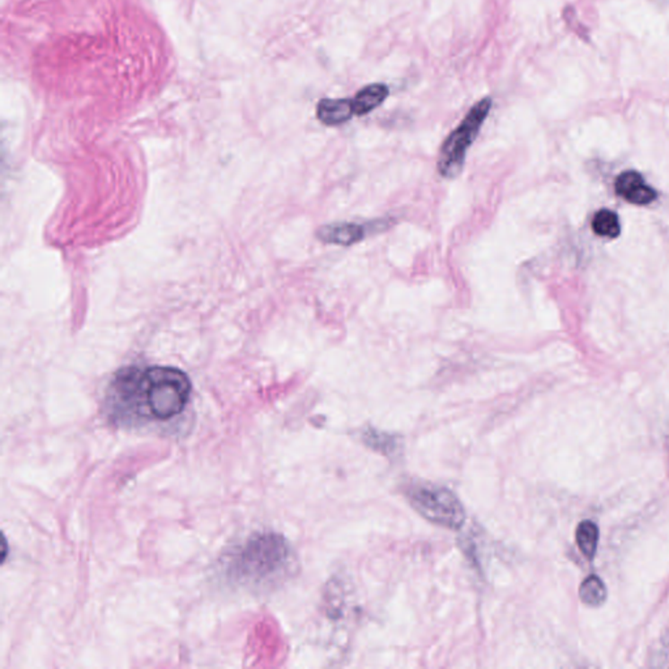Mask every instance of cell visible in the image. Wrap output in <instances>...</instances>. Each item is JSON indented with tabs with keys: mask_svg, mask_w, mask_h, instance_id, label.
I'll use <instances>...</instances> for the list:
<instances>
[{
	"mask_svg": "<svg viewBox=\"0 0 669 669\" xmlns=\"http://www.w3.org/2000/svg\"><path fill=\"white\" fill-rule=\"evenodd\" d=\"M191 382L171 366H132L120 370L108 393L109 416L118 425L165 422L188 407Z\"/></svg>",
	"mask_w": 669,
	"mask_h": 669,
	"instance_id": "6da1fadb",
	"label": "cell"
},
{
	"mask_svg": "<svg viewBox=\"0 0 669 669\" xmlns=\"http://www.w3.org/2000/svg\"><path fill=\"white\" fill-rule=\"evenodd\" d=\"M292 552L283 536L258 533L229 554L225 576L241 585H266L286 576Z\"/></svg>",
	"mask_w": 669,
	"mask_h": 669,
	"instance_id": "7a4b0ae2",
	"label": "cell"
},
{
	"mask_svg": "<svg viewBox=\"0 0 669 669\" xmlns=\"http://www.w3.org/2000/svg\"><path fill=\"white\" fill-rule=\"evenodd\" d=\"M492 109V99L485 97L475 103L458 128L446 137L436 160V171L444 178L453 180L462 173L466 163L468 149L475 142L485 119Z\"/></svg>",
	"mask_w": 669,
	"mask_h": 669,
	"instance_id": "3957f363",
	"label": "cell"
},
{
	"mask_svg": "<svg viewBox=\"0 0 669 669\" xmlns=\"http://www.w3.org/2000/svg\"><path fill=\"white\" fill-rule=\"evenodd\" d=\"M407 496L412 506L432 524L450 530H459L466 521L463 505L446 488L433 484H415L407 490Z\"/></svg>",
	"mask_w": 669,
	"mask_h": 669,
	"instance_id": "277c9868",
	"label": "cell"
},
{
	"mask_svg": "<svg viewBox=\"0 0 669 669\" xmlns=\"http://www.w3.org/2000/svg\"><path fill=\"white\" fill-rule=\"evenodd\" d=\"M390 225H392V223L387 220H377L369 224L346 223V221L326 224L318 231V238L327 245L349 248V246L364 241L367 235L383 232Z\"/></svg>",
	"mask_w": 669,
	"mask_h": 669,
	"instance_id": "5b68a950",
	"label": "cell"
},
{
	"mask_svg": "<svg viewBox=\"0 0 669 669\" xmlns=\"http://www.w3.org/2000/svg\"><path fill=\"white\" fill-rule=\"evenodd\" d=\"M614 188L620 197L637 206H647L657 198V192L646 183L638 172L629 171L620 174Z\"/></svg>",
	"mask_w": 669,
	"mask_h": 669,
	"instance_id": "8992f818",
	"label": "cell"
},
{
	"mask_svg": "<svg viewBox=\"0 0 669 669\" xmlns=\"http://www.w3.org/2000/svg\"><path fill=\"white\" fill-rule=\"evenodd\" d=\"M355 116L350 99H323L318 102L317 117L330 128L344 125Z\"/></svg>",
	"mask_w": 669,
	"mask_h": 669,
	"instance_id": "52a82bcc",
	"label": "cell"
},
{
	"mask_svg": "<svg viewBox=\"0 0 669 669\" xmlns=\"http://www.w3.org/2000/svg\"><path fill=\"white\" fill-rule=\"evenodd\" d=\"M390 89L386 84L375 83L358 91L352 99L353 110L355 116L363 117L372 113L373 110L379 108L387 97H389Z\"/></svg>",
	"mask_w": 669,
	"mask_h": 669,
	"instance_id": "ba28073f",
	"label": "cell"
},
{
	"mask_svg": "<svg viewBox=\"0 0 669 669\" xmlns=\"http://www.w3.org/2000/svg\"><path fill=\"white\" fill-rule=\"evenodd\" d=\"M577 544L585 559H593L599 542V528L591 521H583L577 528Z\"/></svg>",
	"mask_w": 669,
	"mask_h": 669,
	"instance_id": "9c48e42d",
	"label": "cell"
},
{
	"mask_svg": "<svg viewBox=\"0 0 669 669\" xmlns=\"http://www.w3.org/2000/svg\"><path fill=\"white\" fill-rule=\"evenodd\" d=\"M579 596L585 604L590 607H600L607 600V588L599 577L590 576L582 582Z\"/></svg>",
	"mask_w": 669,
	"mask_h": 669,
	"instance_id": "30bf717a",
	"label": "cell"
},
{
	"mask_svg": "<svg viewBox=\"0 0 669 669\" xmlns=\"http://www.w3.org/2000/svg\"><path fill=\"white\" fill-rule=\"evenodd\" d=\"M593 231L600 237H619L621 232L619 217L610 209H600L593 218Z\"/></svg>",
	"mask_w": 669,
	"mask_h": 669,
	"instance_id": "8fae6325",
	"label": "cell"
}]
</instances>
